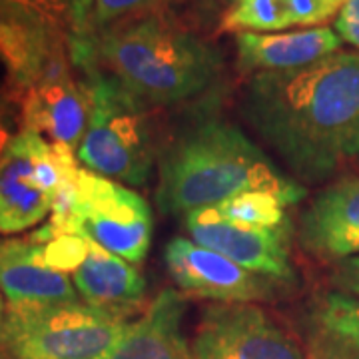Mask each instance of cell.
<instances>
[{"mask_svg": "<svg viewBox=\"0 0 359 359\" xmlns=\"http://www.w3.org/2000/svg\"><path fill=\"white\" fill-rule=\"evenodd\" d=\"M240 114L295 180L325 182L359 162V54L254 74Z\"/></svg>", "mask_w": 359, "mask_h": 359, "instance_id": "cell-1", "label": "cell"}, {"mask_svg": "<svg viewBox=\"0 0 359 359\" xmlns=\"http://www.w3.org/2000/svg\"><path fill=\"white\" fill-rule=\"evenodd\" d=\"M254 190L278 194L287 205L308 194L244 130L214 112L186 120L158 152L156 204L166 216L212 208Z\"/></svg>", "mask_w": 359, "mask_h": 359, "instance_id": "cell-2", "label": "cell"}, {"mask_svg": "<svg viewBox=\"0 0 359 359\" xmlns=\"http://www.w3.org/2000/svg\"><path fill=\"white\" fill-rule=\"evenodd\" d=\"M90 40L94 62L146 104L190 100L222 70L216 48L160 14L130 16Z\"/></svg>", "mask_w": 359, "mask_h": 359, "instance_id": "cell-3", "label": "cell"}, {"mask_svg": "<svg viewBox=\"0 0 359 359\" xmlns=\"http://www.w3.org/2000/svg\"><path fill=\"white\" fill-rule=\"evenodd\" d=\"M88 88L90 118L76 160L124 186H146L158 160L154 122L142 98L104 72L94 58L76 62Z\"/></svg>", "mask_w": 359, "mask_h": 359, "instance_id": "cell-4", "label": "cell"}, {"mask_svg": "<svg viewBox=\"0 0 359 359\" xmlns=\"http://www.w3.org/2000/svg\"><path fill=\"white\" fill-rule=\"evenodd\" d=\"M154 216L148 202L128 186L80 168L76 178L56 196L48 226L32 236L46 242L54 236H82L138 266L148 256Z\"/></svg>", "mask_w": 359, "mask_h": 359, "instance_id": "cell-5", "label": "cell"}, {"mask_svg": "<svg viewBox=\"0 0 359 359\" xmlns=\"http://www.w3.org/2000/svg\"><path fill=\"white\" fill-rule=\"evenodd\" d=\"M128 325L84 302L6 306L0 347L11 359H102Z\"/></svg>", "mask_w": 359, "mask_h": 359, "instance_id": "cell-6", "label": "cell"}, {"mask_svg": "<svg viewBox=\"0 0 359 359\" xmlns=\"http://www.w3.org/2000/svg\"><path fill=\"white\" fill-rule=\"evenodd\" d=\"M78 170L74 152L20 130L0 160V233L30 230L46 219Z\"/></svg>", "mask_w": 359, "mask_h": 359, "instance_id": "cell-7", "label": "cell"}, {"mask_svg": "<svg viewBox=\"0 0 359 359\" xmlns=\"http://www.w3.org/2000/svg\"><path fill=\"white\" fill-rule=\"evenodd\" d=\"M42 244L46 264L70 276L84 304L124 320L142 308L146 280L134 264L82 236H54Z\"/></svg>", "mask_w": 359, "mask_h": 359, "instance_id": "cell-8", "label": "cell"}, {"mask_svg": "<svg viewBox=\"0 0 359 359\" xmlns=\"http://www.w3.org/2000/svg\"><path fill=\"white\" fill-rule=\"evenodd\" d=\"M192 359H309L299 341L254 304H214L194 335Z\"/></svg>", "mask_w": 359, "mask_h": 359, "instance_id": "cell-9", "label": "cell"}, {"mask_svg": "<svg viewBox=\"0 0 359 359\" xmlns=\"http://www.w3.org/2000/svg\"><path fill=\"white\" fill-rule=\"evenodd\" d=\"M90 118L88 88L72 74L68 40L60 44L40 80L20 98V126L76 152Z\"/></svg>", "mask_w": 359, "mask_h": 359, "instance_id": "cell-10", "label": "cell"}, {"mask_svg": "<svg viewBox=\"0 0 359 359\" xmlns=\"http://www.w3.org/2000/svg\"><path fill=\"white\" fill-rule=\"evenodd\" d=\"M184 226L196 244L238 266L280 283L294 282L292 219L278 228H256L222 218L212 205L186 214Z\"/></svg>", "mask_w": 359, "mask_h": 359, "instance_id": "cell-11", "label": "cell"}, {"mask_svg": "<svg viewBox=\"0 0 359 359\" xmlns=\"http://www.w3.org/2000/svg\"><path fill=\"white\" fill-rule=\"evenodd\" d=\"M164 262L182 292L216 304L271 299L280 285L276 280L254 273L218 252L180 236L172 238L164 248Z\"/></svg>", "mask_w": 359, "mask_h": 359, "instance_id": "cell-12", "label": "cell"}, {"mask_svg": "<svg viewBox=\"0 0 359 359\" xmlns=\"http://www.w3.org/2000/svg\"><path fill=\"white\" fill-rule=\"evenodd\" d=\"M297 242L321 262L359 256V178L334 180L313 196L299 216Z\"/></svg>", "mask_w": 359, "mask_h": 359, "instance_id": "cell-13", "label": "cell"}, {"mask_svg": "<svg viewBox=\"0 0 359 359\" xmlns=\"http://www.w3.org/2000/svg\"><path fill=\"white\" fill-rule=\"evenodd\" d=\"M0 295L6 306H46L82 302L70 276L46 264L44 244L0 242Z\"/></svg>", "mask_w": 359, "mask_h": 359, "instance_id": "cell-14", "label": "cell"}, {"mask_svg": "<svg viewBox=\"0 0 359 359\" xmlns=\"http://www.w3.org/2000/svg\"><path fill=\"white\" fill-rule=\"evenodd\" d=\"M66 40L34 16L0 2V62L6 70L11 100L22 98L39 82L54 50Z\"/></svg>", "mask_w": 359, "mask_h": 359, "instance_id": "cell-15", "label": "cell"}, {"mask_svg": "<svg viewBox=\"0 0 359 359\" xmlns=\"http://www.w3.org/2000/svg\"><path fill=\"white\" fill-rule=\"evenodd\" d=\"M341 48L334 28H302L273 34H236L238 66L244 72H285L320 62Z\"/></svg>", "mask_w": 359, "mask_h": 359, "instance_id": "cell-16", "label": "cell"}, {"mask_svg": "<svg viewBox=\"0 0 359 359\" xmlns=\"http://www.w3.org/2000/svg\"><path fill=\"white\" fill-rule=\"evenodd\" d=\"M186 297L164 290L102 359H192L184 335Z\"/></svg>", "mask_w": 359, "mask_h": 359, "instance_id": "cell-17", "label": "cell"}, {"mask_svg": "<svg viewBox=\"0 0 359 359\" xmlns=\"http://www.w3.org/2000/svg\"><path fill=\"white\" fill-rule=\"evenodd\" d=\"M309 344L358 349L359 351V297L327 292L309 308Z\"/></svg>", "mask_w": 359, "mask_h": 359, "instance_id": "cell-18", "label": "cell"}, {"mask_svg": "<svg viewBox=\"0 0 359 359\" xmlns=\"http://www.w3.org/2000/svg\"><path fill=\"white\" fill-rule=\"evenodd\" d=\"M294 26L287 0H236L219 22V32L273 34Z\"/></svg>", "mask_w": 359, "mask_h": 359, "instance_id": "cell-19", "label": "cell"}, {"mask_svg": "<svg viewBox=\"0 0 359 359\" xmlns=\"http://www.w3.org/2000/svg\"><path fill=\"white\" fill-rule=\"evenodd\" d=\"M214 208L222 218L236 224L256 226V228H278L290 222L285 214V208L290 205L278 194L264 192V190L231 196Z\"/></svg>", "mask_w": 359, "mask_h": 359, "instance_id": "cell-20", "label": "cell"}, {"mask_svg": "<svg viewBox=\"0 0 359 359\" xmlns=\"http://www.w3.org/2000/svg\"><path fill=\"white\" fill-rule=\"evenodd\" d=\"M156 2L158 0H82V20L72 34H96L124 18L146 13Z\"/></svg>", "mask_w": 359, "mask_h": 359, "instance_id": "cell-21", "label": "cell"}, {"mask_svg": "<svg viewBox=\"0 0 359 359\" xmlns=\"http://www.w3.org/2000/svg\"><path fill=\"white\" fill-rule=\"evenodd\" d=\"M16 11L34 16L56 34H68L74 30L80 14V0H0Z\"/></svg>", "mask_w": 359, "mask_h": 359, "instance_id": "cell-22", "label": "cell"}, {"mask_svg": "<svg viewBox=\"0 0 359 359\" xmlns=\"http://www.w3.org/2000/svg\"><path fill=\"white\" fill-rule=\"evenodd\" d=\"M346 0H287L294 26L318 28L339 14Z\"/></svg>", "mask_w": 359, "mask_h": 359, "instance_id": "cell-23", "label": "cell"}, {"mask_svg": "<svg viewBox=\"0 0 359 359\" xmlns=\"http://www.w3.org/2000/svg\"><path fill=\"white\" fill-rule=\"evenodd\" d=\"M335 32L349 46L359 50V0H346L335 18Z\"/></svg>", "mask_w": 359, "mask_h": 359, "instance_id": "cell-24", "label": "cell"}, {"mask_svg": "<svg viewBox=\"0 0 359 359\" xmlns=\"http://www.w3.org/2000/svg\"><path fill=\"white\" fill-rule=\"evenodd\" d=\"M332 282L337 287L335 292L359 297V256L339 262L334 269Z\"/></svg>", "mask_w": 359, "mask_h": 359, "instance_id": "cell-25", "label": "cell"}, {"mask_svg": "<svg viewBox=\"0 0 359 359\" xmlns=\"http://www.w3.org/2000/svg\"><path fill=\"white\" fill-rule=\"evenodd\" d=\"M309 359H359V351L323 344H309Z\"/></svg>", "mask_w": 359, "mask_h": 359, "instance_id": "cell-26", "label": "cell"}, {"mask_svg": "<svg viewBox=\"0 0 359 359\" xmlns=\"http://www.w3.org/2000/svg\"><path fill=\"white\" fill-rule=\"evenodd\" d=\"M8 96H0V160L6 152L8 144L13 142L16 134H13V122H11V110H8Z\"/></svg>", "mask_w": 359, "mask_h": 359, "instance_id": "cell-27", "label": "cell"}, {"mask_svg": "<svg viewBox=\"0 0 359 359\" xmlns=\"http://www.w3.org/2000/svg\"><path fill=\"white\" fill-rule=\"evenodd\" d=\"M4 309H6V306H4L2 295H0V327H2V320H4Z\"/></svg>", "mask_w": 359, "mask_h": 359, "instance_id": "cell-28", "label": "cell"}, {"mask_svg": "<svg viewBox=\"0 0 359 359\" xmlns=\"http://www.w3.org/2000/svg\"><path fill=\"white\" fill-rule=\"evenodd\" d=\"M0 96H8V94H6V86H2V84H0ZM8 98H11V96H8Z\"/></svg>", "mask_w": 359, "mask_h": 359, "instance_id": "cell-29", "label": "cell"}]
</instances>
